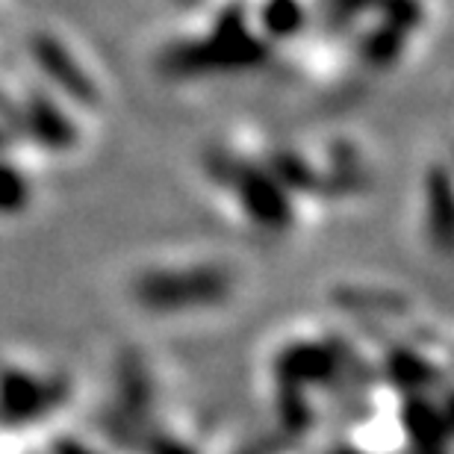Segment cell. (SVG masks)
<instances>
[{
    "label": "cell",
    "instance_id": "1",
    "mask_svg": "<svg viewBox=\"0 0 454 454\" xmlns=\"http://www.w3.org/2000/svg\"><path fill=\"white\" fill-rule=\"evenodd\" d=\"M231 280L222 269H157L136 280V298L145 307H189L222 301Z\"/></svg>",
    "mask_w": 454,
    "mask_h": 454
},
{
    "label": "cell",
    "instance_id": "3",
    "mask_svg": "<svg viewBox=\"0 0 454 454\" xmlns=\"http://www.w3.org/2000/svg\"><path fill=\"white\" fill-rule=\"evenodd\" d=\"M30 198H33V189L27 175H21L12 162L0 160V215L24 213Z\"/></svg>",
    "mask_w": 454,
    "mask_h": 454
},
{
    "label": "cell",
    "instance_id": "2",
    "mask_svg": "<svg viewBox=\"0 0 454 454\" xmlns=\"http://www.w3.org/2000/svg\"><path fill=\"white\" fill-rule=\"evenodd\" d=\"M51 387H44L35 375L27 372H4L0 375V419H27V416H39L48 402Z\"/></svg>",
    "mask_w": 454,
    "mask_h": 454
}]
</instances>
